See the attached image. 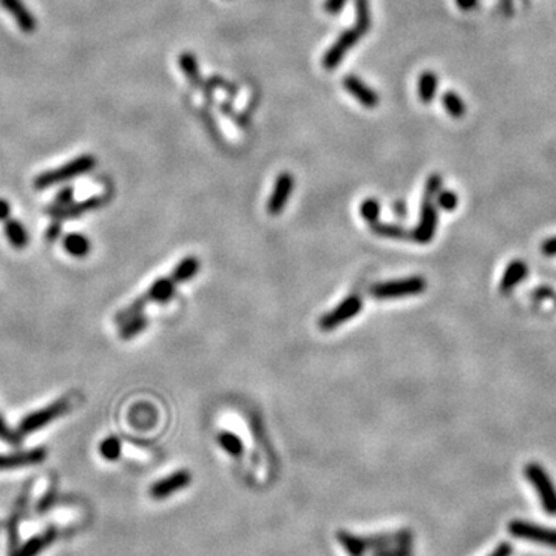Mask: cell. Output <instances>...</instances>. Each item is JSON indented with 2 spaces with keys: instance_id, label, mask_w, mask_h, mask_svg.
Listing matches in <instances>:
<instances>
[{
  "instance_id": "6da1fadb",
  "label": "cell",
  "mask_w": 556,
  "mask_h": 556,
  "mask_svg": "<svg viewBox=\"0 0 556 556\" xmlns=\"http://www.w3.org/2000/svg\"><path fill=\"white\" fill-rule=\"evenodd\" d=\"M442 187V176L439 173H432L426 179L424 200L420 206V220L417 227L413 231V240L417 243L426 244L432 241L437 229V204L436 196Z\"/></svg>"
},
{
  "instance_id": "7a4b0ae2",
  "label": "cell",
  "mask_w": 556,
  "mask_h": 556,
  "mask_svg": "<svg viewBox=\"0 0 556 556\" xmlns=\"http://www.w3.org/2000/svg\"><path fill=\"white\" fill-rule=\"evenodd\" d=\"M96 167V158L93 154H80V157L71 159L70 163L58 167L54 170H47L40 173L39 176L34 179V189L45 190L51 185L59 183H65L68 179L78 178L84 173H89Z\"/></svg>"
},
{
  "instance_id": "3957f363",
  "label": "cell",
  "mask_w": 556,
  "mask_h": 556,
  "mask_svg": "<svg viewBox=\"0 0 556 556\" xmlns=\"http://www.w3.org/2000/svg\"><path fill=\"white\" fill-rule=\"evenodd\" d=\"M426 280L424 277L413 275L399 280L375 283L369 288V295L375 300H397L425 292Z\"/></svg>"
},
{
  "instance_id": "277c9868",
  "label": "cell",
  "mask_w": 556,
  "mask_h": 556,
  "mask_svg": "<svg viewBox=\"0 0 556 556\" xmlns=\"http://www.w3.org/2000/svg\"><path fill=\"white\" fill-rule=\"evenodd\" d=\"M524 474L540 496L544 511L547 515H556V487L553 485V480L550 479L546 468H542L540 463L530 462L524 468Z\"/></svg>"
},
{
  "instance_id": "5b68a950",
  "label": "cell",
  "mask_w": 556,
  "mask_h": 556,
  "mask_svg": "<svg viewBox=\"0 0 556 556\" xmlns=\"http://www.w3.org/2000/svg\"><path fill=\"white\" fill-rule=\"evenodd\" d=\"M363 301L358 295H349L346 297L343 301H340L338 305L331 309L329 312H326L325 315H321L318 318V327L321 331L329 332L337 329L338 326H342L345 323H348L349 320H352L362 312Z\"/></svg>"
},
{
  "instance_id": "8992f818",
  "label": "cell",
  "mask_w": 556,
  "mask_h": 556,
  "mask_svg": "<svg viewBox=\"0 0 556 556\" xmlns=\"http://www.w3.org/2000/svg\"><path fill=\"white\" fill-rule=\"evenodd\" d=\"M67 411H68V402L65 399L54 402V404L42 408V410L33 411L30 413L28 416H25L21 420V424H19L17 432L21 436L31 435V432H34L43 428V426H47L48 424H51L53 420L60 417L62 414H65Z\"/></svg>"
},
{
  "instance_id": "52a82bcc",
  "label": "cell",
  "mask_w": 556,
  "mask_h": 556,
  "mask_svg": "<svg viewBox=\"0 0 556 556\" xmlns=\"http://www.w3.org/2000/svg\"><path fill=\"white\" fill-rule=\"evenodd\" d=\"M509 531L513 537H518V540L536 542L540 546L556 548V529L542 527V525L533 522L515 519V521L509 524Z\"/></svg>"
},
{
  "instance_id": "ba28073f",
  "label": "cell",
  "mask_w": 556,
  "mask_h": 556,
  "mask_svg": "<svg viewBox=\"0 0 556 556\" xmlns=\"http://www.w3.org/2000/svg\"><path fill=\"white\" fill-rule=\"evenodd\" d=\"M360 37H362V34L358 33L356 28L343 31V33L338 36L336 43H334V45L327 49L323 56V59H321V64H323L326 70H334V68H337L340 65V62L343 60L345 54L348 53L358 40H360Z\"/></svg>"
},
{
  "instance_id": "9c48e42d",
  "label": "cell",
  "mask_w": 556,
  "mask_h": 556,
  "mask_svg": "<svg viewBox=\"0 0 556 556\" xmlns=\"http://www.w3.org/2000/svg\"><path fill=\"white\" fill-rule=\"evenodd\" d=\"M292 190H294V176L290 175L289 172L280 173L278 178L275 179L274 190H272V194L268 200V206H266V209H268V213L272 216L280 215L284 210V207H286Z\"/></svg>"
},
{
  "instance_id": "30bf717a",
  "label": "cell",
  "mask_w": 556,
  "mask_h": 556,
  "mask_svg": "<svg viewBox=\"0 0 556 556\" xmlns=\"http://www.w3.org/2000/svg\"><path fill=\"white\" fill-rule=\"evenodd\" d=\"M108 201V195H96L91 198H86V200L80 202H71L65 207H49L47 210V213L49 216H53L56 220H67V218H78V216L84 215L90 210H96L97 207L104 206L105 202Z\"/></svg>"
},
{
  "instance_id": "8fae6325",
  "label": "cell",
  "mask_w": 556,
  "mask_h": 556,
  "mask_svg": "<svg viewBox=\"0 0 556 556\" xmlns=\"http://www.w3.org/2000/svg\"><path fill=\"white\" fill-rule=\"evenodd\" d=\"M192 480V476L187 470H179V472L167 476L164 479H159L150 487V496L153 499H165L172 496L183 488L189 487Z\"/></svg>"
},
{
  "instance_id": "7c38bea8",
  "label": "cell",
  "mask_w": 556,
  "mask_h": 556,
  "mask_svg": "<svg viewBox=\"0 0 556 556\" xmlns=\"http://www.w3.org/2000/svg\"><path fill=\"white\" fill-rule=\"evenodd\" d=\"M45 459H47L45 448H33L27 451H16V453L0 454V472L27 465H36V463H42Z\"/></svg>"
},
{
  "instance_id": "4fadbf2b",
  "label": "cell",
  "mask_w": 556,
  "mask_h": 556,
  "mask_svg": "<svg viewBox=\"0 0 556 556\" xmlns=\"http://www.w3.org/2000/svg\"><path fill=\"white\" fill-rule=\"evenodd\" d=\"M343 86L351 96H354V99L358 104L363 105V107L375 108L377 105L380 104L379 95H377V93L371 89V86L364 84L362 79L354 76V74H349V76H346L343 79Z\"/></svg>"
},
{
  "instance_id": "5bb4252c",
  "label": "cell",
  "mask_w": 556,
  "mask_h": 556,
  "mask_svg": "<svg viewBox=\"0 0 556 556\" xmlns=\"http://www.w3.org/2000/svg\"><path fill=\"white\" fill-rule=\"evenodd\" d=\"M0 5L10 12L11 17H14L17 27L27 34L34 33L37 28V22L34 16L31 14L28 6L22 0H0Z\"/></svg>"
},
{
  "instance_id": "9a60e30c",
  "label": "cell",
  "mask_w": 556,
  "mask_h": 556,
  "mask_svg": "<svg viewBox=\"0 0 556 556\" xmlns=\"http://www.w3.org/2000/svg\"><path fill=\"white\" fill-rule=\"evenodd\" d=\"M529 268L522 259H513V262L507 266L502 278H500L499 289L502 292H510L511 289H515L518 286V283H521L525 277H527Z\"/></svg>"
},
{
  "instance_id": "2e32d148",
  "label": "cell",
  "mask_w": 556,
  "mask_h": 556,
  "mask_svg": "<svg viewBox=\"0 0 556 556\" xmlns=\"http://www.w3.org/2000/svg\"><path fill=\"white\" fill-rule=\"evenodd\" d=\"M176 283L172 280V277H164L158 278L154 281L148 290L146 292V297L148 301H157V303H167L169 301L173 294H175Z\"/></svg>"
},
{
  "instance_id": "e0dca14e",
  "label": "cell",
  "mask_w": 556,
  "mask_h": 556,
  "mask_svg": "<svg viewBox=\"0 0 556 556\" xmlns=\"http://www.w3.org/2000/svg\"><path fill=\"white\" fill-rule=\"evenodd\" d=\"M439 79L435 71H424L417 80V95L422 104H431L437 95Z\"/></svg>"
},
{
  "instance_id": "ac0fdd59",
  "label": "cell",
  "mask_w": 556,
  "mask_h": 556,
  "mask_svg": "<svg viewBox=\"0 0 556 556\" xmlns=\"http://www.w3.org/2000/svg\"><path fill=\"white\" fill-rule=\"evenodd\" d=\"M5 235L10 244L16 249H25L28 244V232L19 220L8 218L5 221Z\"/></svg>"
},
{
  "instance_id": "d6986e66",
  "label": "cell",
  "mask_w": 556,
  "mask_h": 556,
  "mask_svg": "<svg viewBox=\"0 0 556 556\" xmlns=\"http://www.w3.org/2000/svg\"><path fill=\"white\" fill-rule=\"evenodd\" d=\"M62 244H64V249L70 253L71 257H76V258L86 257L91 249L90 240L82 233L65 235V238L62 240Z\"/></svg>"
},
{
  "instance_id": "ffe728a7",
  "label": "cell",
  "mask_w": 556,
  "mask_h": 556,
  "mask_svg": "<svg viewBox=\"0 0 556 556\" xmlns=\"http://www.w3.org/2000/svg\"><path fill=\"white\" fill-rule=\"evenodd\" d=\"M198 270H200V259L195 257H185L175 266L170 277L173 281L179 284L192 280L198 274Z\"/></svg>"
},
{
  "instance_id": "44dd1931",
  "label": "cell",
  "mask_w": 556,
  "mask_h": 556,
  "mask_svg": "<svg viewBox=\"0 0 556 556\" xmlns=\"http://www.w3.org/2000/svg\"><path fill=\"white\" fill-rule=\"evenodd\" d=\"M54 537H56V530L49 529L43 535L36 536V537H33V540H30L21 550H19V552L14 556H37L42 552L43 548H45L47 546H49V544L53 542Z\"/></svg>"
},
{
  "instance_id": "7402d4cb",
  "label": "cell",
  "mask_w": 556,
  "mask_h": 556,
  "mask_svg": "<svg viewBox=\"0 0 556 556\" xmlns=\"http://www.w3.org/2000/svg\"><path fill=\"white\" fill-rule=\"evenodd\" d=\"M371 231L375 235L383 238H394V240H413V232H408L406 229L397 224H389V222H380L375 221L369 224Z\"/></svg>"
},
{
  "instance_id": "603a6c76",
  "label": "cell",
  "mask_w": 556,
  "mask_h": 556,
  "mask_svg": "<svg viewBox=\"0 0 556 556\" xmlns=\"http://www.w3.org/2000/svg\"><path fill=\"white\" fill-rule=\"evenodd\" d=\"M179 68H181L184 76L190 80L192 85L198 86L201 84V73H200V67H198V60L196 58L192 53L185 51L181 56H179Z\"/></svg>"
},
{
  "instance_id": "cb8c5ba5",
  "label": "cell",
  "mask_w": 556,
  "mask_h": 556,
  "mask_svg": "<svg viewBox=\"0 0 556 556\" xmlns=\"http://www.w3.org/2000/svg\"><path fill=\"white\" fill-rule=\"evenodd\" d=\"M442 105L447 110V113L454 119H461L467 113L465 102L462 101V97L456 91H445L442 95Z\"/></svg>"
},
{
  "instance_id": "d4e9b609",
  "label": "cell",
  "mask_w": 556,
  "mask_h": 556,
  "mask_svg": "<svg viewBox=\"0 0 556 556\" xmlns=\"http://www.w3.org/2000/svg\"><path fill=\"white\" fill-rule=\"evenodd\" d=\"M356 6V30L362 36L367 34L373 19H371V10H369V0H354Z\"/></svg>"
},
{
  "instance_id": "484cf974",
  "label": "cell",
  "mask_w": 556,
  "mask_h": 556,
  "mask_svg": "<svg viewBox=\"0 0 556 556\" xmlns=\"http://www.w3.org/2000/svg\"><path fill=\"white\" fill-rule=\"evenodd\" d=\"M147 325H148L147 317H144L142 314L136 315V317L124 321L122 325H119V337L122 340L135 338L136 336H139V334L146 329Z\"/></svg>"
},
{
  "instance_id": "4316f807",
  "label": "cell",
  "mask_w": 556,
  "mask_h": 556,
  "mask_svg": "<svg viewBox=\"0 0 556 556\" xmlns=\"http://www.w3.org/2000/svg\"><path fill=\"white\" fill-rule=\"evenodd\" d=\"M218 443L231 456H240L243 453V442H241V439L237 435H233L231 431H221L218 435Z\"/></svg>"
},
{
  "instance_id": "83f0119b",
  "label": "cell",
  "mask_w": 556,
  "mask_h": 556,
  "mask_svg": "<svg viewBox=\"0 0 556 556\" xmlns=\"http://www.w3.org/2000/svg\"><path fill=\"white\" fill-rule=\"evenodd\" d=\"M147 303H150V301H148L146 294L138 297V299H136V300L132 303V305H128L127 308H124L122 311L116 315V323H117V325H122L124 321H127V320H130V318L136 317V315L142 314V311H144V308L147 306Z\"/></svg>"
},
{
  "instance_id": "f1b7e54d",
  "label": "cell",
  "mask_w": 556,
  "mask_h": 556,
  "mask_svg": "<svg viewBox=\"0 0 556 556\" xmlns=\"http://www.w3.org/2000/svg\"><path fill=\"white\" fill-rule=\"evenodd\" d=\"M121 441L115 436L105 437L101 445H99V453H101L105 461H117L121 456Z\"/></svg>"
},
{
  "instance_id": "f546056e",
  "label": "cell",
  "mask_w": 556,
  "mask_h": 556,
  "mask_svg": "<svg viewBox=\"0 0 556 556\" xmlns=\"http://www.w3.org/2000/svg\"><path fill=\"white\" fill-rule=\"evenodd\" d=\"M379 213H380V204L374 198H368L360 204V215L362 218L368 222V224H373V222L379 221Z\"/></svg>"
},
{
  "instance_id": "4dcf8cb0",
  "label": "cell",
  "mask_w": 556,
  "mask_h": 556,
  "mask_svg": "<svg viewBox=\"0 0 556 556\" xmlns=\"http://www.w3.org/2000/svg\"><path fill=\"white\" fill-rule=\"evenodd\" d=\"M436 204L439 209L445 210V212H453V210L457 207V204H459V196H457L454 192H451V190L439 192L436 196Z\"/></svg>"
},
{
  "instance_id": "1f68e13d",
  "label": "cell",
  "mask_w": 556,
  "mask_h": 556,
  "mask_svg": "<svg viewBox=\"0 0 556 556\" xmlns=\"http://www.w3.org/2000/svg\"><path fill=\"white\" fill-rule=\"evenodd\" d=\"M0 439H2V441H5V442H8V443H12V445H19V443H21V439H22V436L19 435L17 431H12L10 426L6 425V422H5L2 416H0Z\"/></svg>"
},
{
  "instance_id": "d6a6232c",
  "label": "cell",
  "mask_w": 556,
  "mask_h": 556,
  "mask_svg": "<svg viewBox=\"0 0 556 556\" xmlns=\"http://www.w3.org/2000/svg\"><path fill=\"white\" fill-rule=\"evenodd\" d=\"M73 198H74V189L71 187V185L62 187L54 198L53 207H65V206H68V204L73 202Z\"/></svg>"
},
{
  "instance_id": "836d02e7",
  "label": "cell",
  "mask_w": 556,
  "mask_h": 556,
  "mask_svg": "<svg viewBox=\"0 0 556 556\" xmlns=\"http://www.w3.org/2000/svg\"><path fill=\"white\" fill-rule=\"evenodd\" d=\"M346 2H348V0H325L323 8H325V11L327 12V14L336 16V14H338L340 11L343 10V6L346 5Z\"/></svg>"
},
{
  "instance_id": "e575fe53",
  "label": "cell",
  "mask_w": 556,
  "mask_h": 556,
  "mask_svg": "<svg viewBox=\"0 0 556 556\" xmlns=\"http://www.w3.org/2000/svg\"><path fill=\"white\" fill-rule=\"evenodd\" d=\"M541 251L544 255L555 257L556 255V237L544 241V243L541 244Z\"/></svg>"
},
{
  "instance_id": "d590c367",
  "label": "cell",
  "mask_w": 556,
  "mask_h": 556,
  "mask_svg": "<svg viewBox=\"0 0 556 556\" xmlns=\"http://www.w3.org/2000/svg\"><path fill=\"white\" fill-rule=\"evenodd\" d=\"M60 233H62V226H60L59 221H56L47 229V240L48 241H56L60 237Z\"/></svg>"
},
{
  "instance_id": "8d00e7d4",
  "label": "cell",
  "mask_w": 556,
  "mask_h": 556,
  "mask_svg": "<svg viewBox=\"0 0 556 556\" xmlns=\"http://www.w3.org/2000/svg\"><path fill=\"white\" fill-rule=\"evenodd\" d=\"M462 11H472L479 5V0H454Z\"/></svg>"
},
{
  "instance_id": "74e56055",
  "label": "cell",
  "mask_w": 556,
  "mask_h": 556,
  "mask_svg": "<svg viewBox=\"0 0 556 556\" xmlns=\"http://www.w3.org/2000/svg\"><path fill=\"white\" fill-rule=\"evenodd\" d=\"M10 213H11L10 202L0 198V221H6V220H8V218H10Z\"/></svg>"
},
{
  "instance_id": "f35d334b",
  "label": "cell",
  "mask_w": 556,
  "mask_h": 556,
  "mask_svg": "<svg viewBox=\"0 0 556 556\" xmlns=\"http://www.w3.org/2000/svg\"><path fill=\"white\" fill-rule=\"evenodd\" d=\"M511 555V546L507 542L499 544L498 548L494 550V552L490 556H510Z\"/></svg>"
}]
</instances>
